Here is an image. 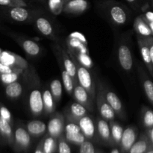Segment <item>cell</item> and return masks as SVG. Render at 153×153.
<instances>
[{"label": "cell", "instance_id": "cell-1", "mask_svg": "<svg viewBox=\"0 0 153 153\" xmlns=\"http://www.w3.org/2000/svg\"><path fill=\"white\" fill-rule=\"evenodd\" d=\"M98 8L111 23L122 26L128 23L131 13L126 6L115 0H104L98 4Z\"/></svg>", "mask_w": 153, "mask_h": 153}, {"label": "cell", "instance_id": "cell-2", "mask_svg": "<svg viewBox=\"0 0 153 153\" xmlns=\"http://www.w3.org/2000/svg\"><path fill=\"white\" fill-rule=\"evenodd\" d=\"M68 52L74 61L75 64L76 66L78 83L89 93L93 100H95L96 97H97V86H96L95 82L93 79L91 72L89 71L88 68H87L86 67L82 65L81 63H79L76 57L73 56L70 52Z\"/></svg>", "mask_w": 153, "mask_h": 153}, {"label": "cell", "instance_id": "cell-3", "mask_svg": "<svg viewBox=\"0 0 153 153\" xmlns=\"http://www.w3.org/2000/svg\"><path fill=\"white\" fill-rule=\"evenodd\" d=\"M52 49L55 55L58 64H61L65 68L67 73L73 79L75 85L78 83L77 81V70L74 61L69 54L68 51L62 47L60 44L55 42L52 45Z\"/></svg>", "mask_w": 153, "mask_h": 153}, {"label": "cell", "instance_id": "cell-4", "mask_svg": "<svg viewBox=\"0 0 153 153\" xmlns=\"http://www.w3.org/2000/svg\"><path fill=\"white\" fill-rule=\"evenodd\" d=\"M7 12L10 19L19 22H34L35 18L43 13V10L37 7H8Z\"/></svg>", "mask_w": 153, "mask_h": 153}, {"label": "cell", "instance_id": "cell-5", "mask_svg": "<svg viewBox=\"0 0 153 153\" xmlns=\"http://www.w3.org/2000/svg\"><path fill=\"white\" fill-rule=\"evenodd\" d=\"M117 59L120 66L123 71L130 73L134 67L132 52L126 38L121 39L117 48Z\"/></svg>", "mask_w": 153, "mask_h": 153}, {"label": "cell", "instance_id": "cell-6", "mask_svg": "<svg viewBox=\"0 0 153 153\" xmlns=\"http://www.w3.org/2000/svg\"><path fill=\"white\" fill-rule=\"evenodd\" d=\"M40 82L32 84V88L28 94V108L30 112L34 117H38L43 114V92L39 88Z\"/></svg>", "mask_w": 153, "mask_h": 153}, {"label": "cell", "instance_id": "cell-7", "mask_svg": "<svg viewBox=\"0 0 153 153\" xmlns=\"http://www.w3.org/2000/svg\"><path fill=\"white\" fill-rule=\"evenodd\" d=\"M96 102H97V110L102 118L107 121L114 120L117 115L103 94L101 88V82H99L97 84Z\"/></svg>", "mask_w": 153, "mask_h": 153}, {"label": "cell", "instance_id": "cell-8", "mask_svg": "<svg viewBox=\"0 0 153 153\" xmlns=\"http://www.w3.org/2000/svg\"><path fill=\"white\" fill-rule=\"evenodd\" d=\"M65 117L61 112H54L47 124V133L52 137L59 138L65 129Z\"/></svg>", "mask_w": 153, "mask_h": 153}, {"label": "cell", "instance_id": "cell-9", "mask_svg": "<svg viewBox=\"0 0 153 153\" xmlns=\"http://www.w3.org/2000/svg\"><path fill=\"white\" fill-rule=\"evenodd\" d=\"M34 23L36 27V29L40 34H43L47 38L52 40V41H58V37L55 33V30L54 28L53 25L49 20V18L43 16V12L35 18Z\"/></svg>", "mask_w": 153, "mask_h": 153}, {"label": "cell", "instance_id": "cell-10", "mask_svg": "<svg viewBox=\"0 0 153 153\" xmlns=\"http://www.w3.org/2000/svg\"><path fill=\"white\" fill-rule=\"evenodd\" d=\"M101 88L106 100L109 103V105L111 106L114 111L116 114L117 117H118L121 120L126 119V115L125 110H124L123 105V103L121 102L120 99L117 97V95L114 92L109 90L107 87L105 86L102 83Z\"/></svg>", "mask_w": 153, "mask_h": 153}, {"label": "cell", "instance_id": "cell-11", "mask_svg": "<svg viewBox=\"0 0 153 153\" xmlns=\"http://www.w3.org/2000/svg\"><path fill=\"white\" fill-rule=\"evenodd\" d=\"M73 97L76 102L80 103L83 106H85L89 112H93L94 111V100L90 95L89 93L81 86L79 83L76 84L74 87L73 93Z\"/></svg>", "mask_w": 153, "mask_h": 153}, {"label": "cell", "instance_id": "cell-12", "mask_svg": "<svg viewBox=\"0 0 153 153\" xmlns=\"http://www.w3.org/2000/svg\"><path fill=\"white\" fill-rule=\"evenodd\" d=\"M0 61L10 67H19L24 70H31V67L26 60L13 52L3 51L0 55Z\"/></svg>", "mask_w": 153, "mask_h": 153}, {"label": "cell", "instance_id": "cell-13", "mask_svg": "<svg viewBox=\"0 0 153 153\" xmlns=\"http://www.w3.org/2000/svg\"><path fill=\"white\" fill-rule=\"evenodd\" d=\"M88 112L89 111L85 106L76 102L70 104L65 109L63 114L65 117L66 121H73L78 123L81 118L88 114Z\"/></svg>", "mask_w": 153, "mask_h": 153}, {"label": "cell", "instance_id": "cell-14", "mask_svg": "<svg viewBox=\"0 0 153 153\" xmlns=\"http://www.w3.org/2000/svg\"><path fill=\"white\" fill-rule=\"evenodd\" d=\"M89 5L88 0H70L64 3L63 12L67 14H82L88 10Z\"/></svg>", "mask_w": 153, "mask_h": 153}, {"label": "cell", "instance_id": "cell-15", "mask_svg": "<svg viewBox=\"0 0 153 153\" xmlns=\"http://www.w3.org/2000/svg\"><path fill=\"white\" fill-rule=\"evenodd\" d=\"M16 41L22 47L24 52L30 57L37 58L40 56L42 52L41 47L40 45L34 40L23 37H16Z\"/></svg>", "mask_w": 153, "mask_h": 153}, {"label": "cell", "instance_id": "cell-16", "mask_svg": "<svg viewBox=\"0 0 153 153\" xmlns=\"http://www.w3.org/2000/svg\"><path fill=\"white\" fill-rule=\"evenodd\" d=\"M137 73L143 92L149 102L153 105V82L140 64H137Z\"/></svg>", "mask_w": 153, "mask_h": 153}, {"label": "cell", "instance_id": "cell-17", "mask_svg": "<svg viewBox=\"0 0 153 153\" xmlns=\"http://www.w3.org/2000/svg\"><path fill=\"white\" fill-rule=\"evenodd\" d=\"M95 121L91 115L87 114L81 118L78 122L81 131L86 138L91 139L95 136L97 133V126Z\"/></svg>", "mask_w": 153, "mask_h": 153}, {"label": "cell", "instance_id": "cell-18", "mask_svg": "<svg viewBox=\"0 0 153 153\" xmlns=\"http://www.w3.org/2000/svg\"><path fill=\"white\" fill-rule=\"evenodd\" d=\"M13 140L19 148L27 149L31 144V134L26 128L22 126H18L13 134Z\"/></svg>", "mask_w": 153, "mask_h": 153}, {"label": "cell", "instance_id": "cell-19", "mask_svg": "<svg viewBox=\"0 0 153 153\" xmlns=\"http://www.w3.org/2000/svg\"><path fill=\"white\" fill-rule=\"evenodd\" d=\"M137 44H138L139 50H140V55H141L142 60L146 66V69L149 70L151 76H152V61H151L150 50H149V45L146 38L143 37H139L137 36Z\"/></svg>", "mask_w": 153, "mask_h": 153}, {"label": "cell", "instance_id": "cell-20", "mask_svg": "<svg viewBox=\"0 0 153 153\" xmlns=\"http://www.w3.org/2000/svg\"><path fill=\"white\" fill-rule=\"evenodd\" d=\"M137 137V128L134 126H128L124 130L121 139V146L124 151H129L136 142Z\"/></svg>", "mask_w": 153, "mask_h": 153}, {"label": "cell", "instance_id": "cell-21", "mask_svg": "<svg viewBox=\"0 0 153 153\" xmlns=\"http://www.w3.org/2000/svg\"><path fill=\"white\" fill-rule=\"evenodd\" d=\"M133 28L134 31L139 37H152L153 34L151 31L150 28L148 25L147 22L143 17L142 14L139 15L134 19V23H133Z\"/></svg>", "mask_w": 153, "mask_h": 153}, {"label": "cell", "instance_id": "cell-22", "mask_svg": "<svg viewBox=\"0 0 153 153\" xmlns=\"http://www.w3.org/2000/svg\"><path fill=\"white\" fill-rule=\"evenodd\" d=\"M97 126V133L99 137L105 142H110L112 140L111 133L110 125L107 120L102 117H97L96 119Z\"/></svg>", "mask_w": 153, "mask_h": 153}, {"label": "cell", "instance_id": "cell-23", "mask_svg": "<svg viewBox=\"0 0 153 153\" xmlns=\"http://www.w3.org/2000/svg\"><path fill=\"white\" fill-rule=\"evenodd\" d=\"M26 129L31 136L40 137L44 134L47 129V126L44 122L38 120H33L26 124Z\"/></svg>", "mask_w": 153, "mask_h": 153}, {"label": "cell", "instance_id": "cell-24", "mask_svg": "<svg viewBox=\"0 0 153 153\" xmlns=\"http://www.w3.org/2000/svg\"><path fill=\"white\" fill-rule=\"evenodd\" d=\"M43 109L44 114L46 116L52 115L54 112H55L56 108V102L54 100L52 94L51 93L50 89H44L43 91Z\"/></svg>", "mask_w": 153, "mask_h": 153}, {"label": "cell", "instance_id": "cell-25", "mask_svg": "<svg viewBox=\"0 0 153 153\" xmlns=\"http://www.w3.org/2000/svg\"><path fill=\"white\" fill-rule=\"evenodd\" d=\"M67 45L68 46V50L70 52L88 54V44L79 39L69 35L67 39Z\"/></svg>", "mask_w": 153, "mask_h": 153}, {"label": "cell", "instance_id": "cell-26", "mask_svg": "<svg viewBox=\"0 0 153 153\" xmlns=\"http://www.w3.org/2000/svg\"><path fill=\"white\" fill-rule=\"evenodd\" d=\"M150 146V142L147 135H143L133 144L129 149V153H146Z\"/></svg>", "mask_w": 153, "mask_h": 153}, {"label": "cell", "instance_id": "cell-27", "mask_svg": "<svg viewBox=\"0 0 153 153\" xmlns=\"http://www.w3.org/2000/svg\"><path fill=\"white\" fill-rule=\"evenodd\" d=\"M58 66H59L60 69H61V78H62V82L64 84V88H65L67 94L72 96L73 95V90H74L75 87L74 80L70 76V75L67 73L65 68L63 67V65H61V64H58Z\"/></svg>", "mask_w": 153, "mask_h": 153}, {"label": "cell", "instance_id": "cell-28", "mask_svg": "<svg viewBox=\"0 0 153 153\" xmlns=\"http://www.w3.org/2000/svg\"><path fill=\"white\" fill-rule=\"evenodd\" d=\"M23 92V86L19 82H15L7 85L5 88V94L10 99H17L21 97Z\"/></svg>", "mask_w": 153, "mask_h": 153}, {"label": "cell", "instance_id": "cell-29", "mask_svg": "<svg viewBox=\"0 0 153 153\" xmlns=\"http://www.w3.org/2000/svg\"><path fill=\"white\" fill-rule=\"evenodd\" d=\"M0 133L10 143V142L12 143L13 140V134L10 123L4 120L1 116H0Z\"/></svg>", "mask_w": 153, "mask_h": 153}, {"label": "cell", "instance_id": "cell-30", "mask_svg": "<svg viewBox=\"0 0 153 153\" xmlns=\"http://www.w3.org/2000/svg\"><path fill=\"white\" fill-rule=\"evenodd\" d=\"M109 125H110L112 140L116 143H120L121 141V139H122L124 129L117 122L115 121V120L109 121Z\"/></svg>", "mask_w": 153, "mask_h": 153}, {"label": "cell", "instance_id": "cell-31", "mask_svg": "<svg viewBox=\"0 0 153 153\" xmlns=\"http://www.w3.org/2000/svg\"><path fill=\"white\" fill-rule=\"evenodd\" d=\"M140 118L143 126L146 128L153 127V111L148 107L143 106L140 112Z\"/></svg>", "mask_w": 153, "mask_h": 153}, {"label": "cell", "instance_id": "cell-32", "mask_svg": "<svg viewBox=\"0 0 153 153\" xmlns=\"http://www.w3.org/2000/svg\"><path fill=\"white\" fill-rule=\"evenodd\" d=\"M50 91L56 103H59L62 97V84L59 79H54L50 83Z\"/></svg>", "mask_w": 153, "mask_h": 153}, {"label": "cell", "instance_id": "cell-33", "mask_svg": "<svg viewBox=\"0 0 153 153\" xmlns=\"http://www.w3.org/2000/svg\"><path fill=\"white\" fill-rule=\"evenodd\" d=\"M0 5L5 7H34L29 0H0Z\"/></svg>", "mask_w": 153, "mask_h": 153}, {"label": "cell", "instance_id": "cell-34", "mask_svg": "<svg viewBox=\"0 0 153 153\" xmlns=\"http://www.w3.org/2000/svg\"><path fill=\"white\" fill-rule=\"evenodd\" d=\"M57 139L58 138H55L48 134V136L44 139L42 143V146L45 153H54L56 149Z\"/></svg>", "mask_w": 153, "mask_h": 153}, {"label": "cell", "instance_id": "cell-35", "mask_svg": "<svg viewBox=\"0 0 153 153\" xmlns=\"http://www.w3.org/2000/svg\"><path fill=\"white\" fill-rule=\"evenodd\" d=\"M68 52H70L73 56H75L76 58V59L79 61V63L82 64L83 66L86 67L87 68H91V67L94 66L93 64V61L91 60V58H90L89 55L88 54H85V53H81V52H72L70 51L67 50Z\"/></svg>", "mask_w": 153, "mask_h": 153}, {"label": "cell", "instance_id": "cell-36", "mask_svg": "<svg viewBox=\"0 0 153 153\" xmlns=\"http://www.w3.org/2000/svg\"><path fill=\"white\" fill-rule=\"evenodd\" d=\"M65 138L70 143L79 145H81L86 140V137L82 132L65 133Z\"/></svg>", "mask_w": 153, "mask_h": 153}, {"label": "cell", "instance_id": "cell-37", "mask_svg": "<svg viewBox=\"0 0 153 153\" xmlns=\"http://www.w3.org/2000/svg\"><path fill=\"white\" fill-rule=\"evenodd\" d=\"M65 1L64 0H48L47 7L55 14H58L60 12L63 11Z\"/></svg>", "mask_w": 153, "mask_h": 153}, {"label": "cell", "instance_id": "cell-38", "mask_svg": "<svg viewBox=\"0 0 153 153\" xmlns=\"http://www.w3.org/2000/svg\"><path fill=\"white\" fill-rule=\"evenodd\" d=\"M20 75L21 74H19V73H15V72L10 73H4V74H0V79L5 85H9V84L13 83V82H17L18 79L20 77Z\"/></svg>", "mask_w": 153, "mask_h": 153}, {"label": "cell", "instance_id": "cell-39", "mask_svg": "<svg viewBox=\"0 0 153 153\" xmlns=\"http://www.w3.org/2000/svg\"><path fill=\"white\" fill-rule=\"evenodd\" d=\"M58 152L59 153H71L70 146L67 143L65 137H60L58 138Z\"/></svg>", "mask_w": 153, "mask_h": 153}, {"label": "cell", "instance_id": "cell-40", "mask_svg": "<svg viewBox=\"0 0 153 153\" xmlns=\"http://www.w3.org/2000/svg\"><path fill=\"white\" fill-rule=\"evenodd\" d=\"M79 153H96L94 145L88 140H85L80 145Z\"/></svg>", "mask_w": 153, "mask_h": 153}, {"label": "cell", "instance_id": "cell-41", "mask_svg": "<svg viewBox=\"0 0 153 153\" xmlns=\"http://www.w3.org/2000/svg\"><path fill=\"white\" fill-rule=\"evenodd\" d=\"M0 116L4 120L8 121L9 123L12 122V116L10 114V111L4 106H0Z\"/></svg>", "mask_w": 153, "mask_h": 153}, {"label": "cell", "instance_id": "cell-42", "mask_svg": "<svg viewBox=\"0 0 153 153\" xmlns=\"http://www.w3.org/2000/svg\"><path fill=\"white\" fill-rule=\"evenodd\" d=\"M147 41L148 45H149V50H150V55H151V61H152V77H153V36L152 37H145Z\"/></svg>", "mask_w": 153, "mask_h": 153}, {"label": "cell", "instance_id": "cell-43", "mask_svg": "<svg viewBox=\"0 0 153 153\" xmlns=\"http://www.w3.org/2000/svg\"><path fill=\"white\" fill-rule=\"evenodd\" d=\"M70 36H71V37H76V38L79 39V40H82V42H84L85 43H87V44H88V42H87L86 38H85V37L84 36V34H82V33L77 32V31H75V32L71 33V34H70Z\"/></svg>", "mask_w": 153, "mask_h": 153}, {"label": "cell", "instance_id": "cell-44", "mask_svg": "<svg viewBox=\"0 0 153 153\" xmlns=\"http://www.w3.org/2000/svg\"><path fill=\"white\" fill-rule=\"evenodd\" d=\"M142 16L146 20L153 22V10H146V12L142 13Z\"/></svg>", "mask_w": 153, "mask_h": 153}, {"label": "cell", "instance_id": "cell-45", "mask_svg": "<svg viewBox=\"0 0 153 153\" xmlns=\"http://www.w3.org/2000/svg\"><path fill=\"white\" fill-rule=\"evenodd\" d=\"M128 1V3H129L131 5V7H133L135 10L140 8V0H126Z\"/></svg>", "mask_w": 153, "mask_h": 153}, {"label": "cell", "instance_id": "cell-46", "mask_svg": "<svg viewBox=\"0 0 153 153\" xmlns=\"http://www.w3.org/2000/svg\"><path fill=\"white\" fill-rule=\"evenodd\" d=\"M146 134H147L148 139H149V142H150L151 146H153V127L150 128H147Z\"/></svg>", "mask_w": 153, "mask_h": 153}, {"label": "cell", "instance_id": "cell-47", "mask_svg": "<svg viewBox=\"0 0 153 153\" xmlns=\"http://www.w3.org/2000/svg\"><path fill=\"white\" fill-rule=\"evenodd\" d=\"M34 1L39 2L40 4H41L42 5L45 6V7H47L48 6V0H34Z\"/></svg>", "mask_w": 153, "mask_h": 153}, {"label": "cell", "instance_id": "cell-48", "mask_svg": "<svg viewBox=\"0 0 153 153\" xmlns=\"http://www.w3.org/2000/svg\"><path fill=\"white\" fill-rule=\"evenodd\" d=\"M145 20H146V19H145ZM146 22H147L148 25L149 26V28H150L151 31H152V32L153 34V22H149V21H147V20H146Z\"/></svg>", "mask_w": 153, "mask_h": 153}, {"label": "cell", "instance_id": "cell-49", "mask_svg": "<svg viewBox=\"0 0 153 153\" xmlns=\"http://www.w3.org/2000/svg\"><path fill=\"white\" fill-rule=\"evenodd\" d=\"M35 153H45L44 151H43V146H42V147H38V148H37V150H36Z\"/></svg>", "mask_w": 153, "mask_h": 153}, {"label": "cell", "instance_id": "cell-50", "mask_svg": "<svg viewBox=\"0 0 153 153\" xmlns=\"http://www.w3.org/2000/svg\"><path fill=\"white\" fill-rule=\"evenodd\" d=\"M147 1H148V3L150 4V6L152 7V8L153 10V0H147Z\"/></svg>", "mask_w": 153, "mask_h": 153}, {"label": "cell", "instance_id": "cell-51", "mask_svg": "<svg viewBox=\"0 0 153 153\" xmlns=\"http://www.w3.org/2000/svg\"><path fill=\"white\" fill-rule=\"evenodd\" d=\"M111 153H120V152L117 149H112L111 152Z\"/></svg>", "mask_w": 153, "mask_h": 153}, {"label": "cell", "instance_id": "cell-52", "mask_svg": "<svg viewBox=\"0 0 153 153\" xmlns=\"http://www.w3.org/2000/svg\"><path fill=\"white\" fill-rule=\"evenodd\" d=\"M146 153H153V149H150V150L147 151Z\"/></svg>", "mask_w": 153, "mask_h": 153}, {"label": "cell", "instance_id": "cell-53", "mask_svg": "<svg viewBox=\"0 0 153 153\" xmlns=\"http://www.w3.org/2000/svg\"><path fill=\"white\" fill-rule=\"evenodd\" d=\"M2 52H3V51L1 50V48H0V55H1V54L2 53Z\"/></svg>", "mask_w": 153, "mask_h": 153}, {"label": "cell", "instance_id": "cell-54", "mask_svg": "<svg viewBox=\"0 0 153 153\" xmlns=\"http://www.w3.org/2000/svg\"><path fill=\"white\" fill-rule=\"evenodd\" d=\"M64 1H65V2H66V1H70V0H64Z\"/></svg>", "mask_w": 153, "mask_h": 153}]
</instances>
